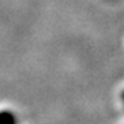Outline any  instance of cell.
<instances>
[{"label": "cell", "instance_id": "6da1fadb", "mask_svg": "<svg viewBox=\"0 0 124 124\" xmlns=\"http://www.w3.org/2000/svg\"><path fill=\"white\" fill-rule=\"evenodd\" d=\"M0 124H17V119L11 112H0Z\"/></svg>", "mask_w": 124, "mask_h": 124}, {"label": "cell", "instance_id": "7a4b0ae2", "mask_svg": "<svg viewBox=\"0 0 124 124\" xmlns=\"http://www.w3.org/2000/svg\"><path fill=\"white\" fill-rule=\"evenodd\" d=\"M121 98H123V101H124V93H123V94H121Z\"/></svg>", "mask_w": 124, "mask_h": 124}]
</instances>
